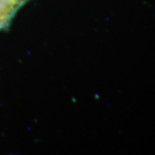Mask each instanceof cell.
I'll use <instances>...</instances> for the list:
<instances>
[{
	"instance_id": "obj_1",
	"label": "cell",
	"mask_w": 155,
	"mask_h": 155,
	"mask_svg": "<svg viewBox=\"0 0 155 155\" xmlns=\"http://www.w3.org/2000/svg\"><path fill=\"white\" fill-rule=\"evenodd\" d=\"M12 12L13 11H10V10H2V9H0V28L5 24Z\"/></svg>"
}]
</instances>
